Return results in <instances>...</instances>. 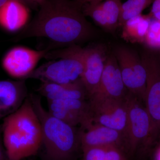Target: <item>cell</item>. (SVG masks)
<instances>
[{
  "mask_svg": "<svg viewBox=\"0 0 160 160\" xmlns=\"http://www.w3.org/2000/svg\"><path fill=\"white\" fill-rule=\"evenodd\" d=\"M153 0H127L122 3L119 27L129 20L142 14L143 10L152 4Z\"/></svg>",
  "mask_w": 160,
  "mask_h": 160,
  "instance_id": "obj_19",
  "label": "cell"
},
{
  "mask_svg": "<svg viewBox=\"0 0 160 160\" xmlns=\"http://www.w3.org/2000/svg\"><path fill=\"white\" fill-rule=\"evenodd\" d=\"M2 138L8 160H22L37 153L42 146V129L29 96L4 119Z\"/></svg>",
  "mask_w": 160,
  "mask_h": 160,
  "instance_id": "obj_2",
  "label": "cell"
},
{
  "mask_svg": "<svg viewBox=\"0 0 160 160\" xmlns=\"http://www.w3.org/2000/svg\"><path fill=\"white\" fill-rule=\"evenodd\" d=\"M150 14L155 19L160 22V0H153Z\"/></svg>",
  "mask_w": 160,
  "mask_h": 160,
  "instance_id": "obj_23",
  "label": "cell"
},
{
  "mask_svg": "<svg viewBox=\"0 0 160 160\" xmlns=\"http://www.w3.org/2000/svg\"><path fill=\"white\" fill-rule=\"evenodd\" d=\"M38 89L40 94L47 101L76 99H86L88 98L87 91L81 79L69 84H58L42 82Z\"/></svg>",
  "mask_w": 160,
  "mask_h": 160,
  "instance_id": "obj_16",
  "label": "cell"
},
{
  "mask_svg": "<svg viewBox=\"0 0 160 160\" xmlns=\"http://www.w3.org/2000/svg\"><path fill=\"white\" fill-rule=\"evenodd\" d=\"M48 111L72 126L85 128L92 123L89 100L66 99L48 101Z\"/></svg>",
  "mask_w": 160,
  "mask_h": 160,
  "instance_id": "obj_10",
  "label": "cell"
},
{
  "mask_svg": "<svg viewBox=\"0 0 160 160\" xmlns=\"http://www.w3.org/2000/svg\"><path fill=\"white\" fill-rule=\"evenodd\" d=\"M109 25V32H114L118 27L122 3L121 0H105L101 2Z\"/></svg>",
  "mask_w": 160,
  "mask_h": 160,
  "instance_id": "obj_20",
  "label": "cell"
},
{
  "mask_svg": "<svg viewBox=\"0 0 160 160\" xmlns=\"http://www.w3.org/2000/svg\"><path fill=\"white\" fill-rule=\"evenodd\" d=\"M82 10L85 16L89 17L98 26L109 32V25L101 2L85 3L82 5Z\"/></svg>",
  "mask_w": 160,
  "mask_h": 160,
  "instance_id": "obj_21",
  "label": "cell"
},
{
  "mask_svg": "<svg viewBox=\"0 0 160 160\" xmlns=\"http://www.w3.org/2000/svg\"><path fill=\"white\" fill-rule=\"evenodd\" d=\"M45 58L56 59L35 69L26 78L42 82L69 84L80 79L84 70L82 48L73 45L66 49L48 52Z\"/></svg>",
  "mask_w": 160,
  "mask_h": 160,
  "instance_id": "obj_4",
  "label": "cell"
},
{
  "mask_svg": "<svg viewBox=\"0 0 160 160\" xmlns=\"http://www.w3.org/2000/svg\"><path fill=\"white\" fill-rule=\"evenodd\" d=\"M7 1V0H0V7H2Z\"/></svg>",
  "mask_w": 160,
  "mask_h": 160,
  "instance_id": "obj_29",
  "label": "cell"
},
{
  "mask_svg": "<svg viewBox=\"0 0 160 160\" xmlns=\"http://www.w3.org/2000/svg\"><path fill=\"white\" fill-rule=\"evenodd\" d=\"M140 100L129 92L126 97L128 110L126 145L131 152L135 151L140 144L153 136L151 118Z\"/></svg>",
  "mask_w": 160,
  "mask_h": 160,
  "instance_id": "obj_7",
  "label": "cell"
},
{
  "mask_svg": "<svg viewBox=\"0 0 160 160\" xmlns=\"http://www.w3.org/2000/svg\"><path fill=\"white\" fill-rule=\"evenodd\" d=\"M81 129L82 150L99 146H114L122 149L126 144V138L122 132L97 123L92 122Z\"/></svg>",
  "mask_w": 160,
  "mask_h": 160,
  "instance_id": "obj_13",
  "label": "cell"
},
{
  "mask_svg": "<svg viewBox=\"0 0 160 160\" xmlns=\"http://www.w3.org/2000/svg\"><path fill=\"white\" fill-rule=\"evenodd\" d=\"M155 160H160V146L157 150L155 156Z\"/></svg>",
  "mask_w": 160,
  "mask_h": 160,
  "instance_id": "obj_27",
  "label": "cell"
},
{
  "mask_svg": "<svg viewBox=\"0 0 160 160\" xmlns=\"http://www.w3.org/2000/svg\"><path fill=\"white\" fill-rule=\"evenodd\" d=\"M123 82L130 93L144 101L147 73L141 58L132 49L118 46L114 49Z\"/></svg>",
  "mask_w": 160,
  "mask_h": 160,
  "instance_id": "obj_6",
  "label": "cell"
},
{
  "mask_svg": "<svg viewBox=\"0 0 160 160\" xmlns=\"http://www.w3.org/2000/svg\"><path fill=\"white\" fill-rule=\"evenodd\" d=\"M79 4L82 5L85 3L92 2H102L105 0H74Z\"/></svg>",
  "mask_w": 160,
  "mask_h": 160,
  "instance_id": "obj_26",
  "label": "cell"
},
{
  "mask_svg": "<svg viewBox=\"0 0 160 160\" xmlns=\"http://www.w3.org/2000/svg\"><path fill=\"white\" fill-rule=\"evenodd\" d=\"M82 151L83 160H126L122 149L116 146L92 147Z\"/></svg>",
  "mask_w": 160,
  "mask_h": 160,
  "instance_id": "obj_18",
  "label": "cell"
},
{
  "mask_svg": "<svg viewBox=\"0 0 160 160\" xmlns=\"http://www.w3.org/2000/svg\"><path fill=\"white\" fill-rule=\"evenodd\" d=\"M42 129V143L49 160H69L81 147V129L55 117L43 107L41 98L29 96Z\"/></svg>",
  "mask_w": 160,
  "mask_h": 160,
  "instance_id": "obj_3",
  "label": "cell"
},
{
  "mask_svg": "<svg viewBox=\"0 0 160 160\" xmlns=\"http://www.w3.org/2000/svg\"><path fill=\"white\" fill-rule=\"evenodd\" d=\"M33 2L36 4L38 6H41L42 5L43 3L45 2L46 0H32Z\"/></svg>",
  "mask_w": 160,
  "mask_h": 160,
  "instance_id": "obj_28",
  "label": "cell"
},
{
  "mask_svg": "<svg viewBox=\"0 0 160 160\" xmlns=\"http://www.w3.org/2000/svg\"><path fill=\"white\" fill-rule=\"evenodd\" d=\"M128 92L123 82L114 54H108L98 87L94 94L89 98L98 97L124 99Z\"/></svg>",
  "mask_w": 160,
  "mask_h": 160,
  "instance_id": "obj_12",
  "label": "cell"
},
{
  "mask_svg": "<svg viewBox=\"0 0 160 160\" xmlns=\"http://www.w3.org/2000/svg\"><path fill=\"white\" fill-rule=\"evenodd\" d=\"M108 54L106 46L101 44L82 48L84 70L81 80L88 98L97 90Z\"/></svg>",
  "mask_w": 160,
  "mask_h": 160,
  "instance_id": "obj_11",
  "label": "cell"
},
{
  "mask_svg": "<svg viewBox=\"0 0 160 160\" xmlns=\"http://www.w3.org/2000/svg\"><path fill=\"white\" fill-rule=\"evenodd\" d=\"M88 100L92 122L119 131L124 135L126 140L128 110L126 98L116 99L92 97Z\"/></svg>",
  "mask_w": 160,
  "mask_h": 160,
  "instance_id": "obj_5",
  "label": "cell"
},
{
  "mask_svg": "<svg viewBox=\"0 0 160 160\" xmlns=\"http://www.w3.org/2000/svg\"><path fill=\"white\" fill-rule=\"evenodd\" d=\"M141 58L147 73L144 102L151 118L154 136L160 130V62L147 52Z\"/></svg>",
  "mask_w": 160,
  "mask_h": 160,
  "instance_id": "obj_8",
  "label": "cell"
},
{
  "mask_svg": "<svg viewBox=\"0 0 160 160\" xmlns=\"http://www.w3.org/2000/svg\"><path fill=\"white\" fill-rule=\"evenodd\" d=\"M17 1H19L25 4L27 7H30L31 8H36L38 5L33 2L32 0H17Z\"/></svg>",
  "mask_w": 160,
  "mask_h": 160,
  "instance_id": "obj_25",
  "label": "cell"
},
{
  "mask_svg": "<svg viewBox=\"0 0 160 160\" xmlns=\"http://www.w3.org/2000/svg\"><path fill=\"white\" fill-rule=\"evenodd\" d=\"M0 160H8L6 150L3 145L2 138L0 134Z\"/></svg>",
  "mask_w": 160,
  "mask_h": 160,
  "instance_id": "obj_24",
  "label": "cell"
},
{
  "mask_svg": "<svg viewBox=\"0 0 160 160\" xmlns=\"http://www.w3.org/2000/svg\"><path fill=\"white\" fill-rule=\"evenodd\" d=\"M50 49L35 50L16 46L7 52L2 60V66L11 77L19 80L26 78L35 69L41 59L45 58Z\"/></svg>",
  "mask_w": 160,
  "mask_h": 160,
  "instance_id": "obj_9",
  "label": "cell"
},
{
  "mask_svg": "<svg viewBox=\"0 0 160 160\" xmlns=\"http://www.w3.org/2000/svg\"><path fill=\"white\" fill-rule=\"evenodd\" d=\"M150 21L149 17L141 14L129 20L122 27V37L131 43L144 42Z\"/></svg>",
  "mask_w": 160,
  "mask_h": 160,
  "instance_id": "obj_17",
  "label": "cell"
},
{
  "mask_svg": "<svg viewBox=\"0 0 160 160\" xmlns=\"http://www.w3.org/2000/svg\"><path fill=\"white\" fill-rule=\"evenodd\" d=\"M28 96L25 80H0V120L17 111Z\"/></svg>",
  "mask_w": 160,
  "mask_h": 160,
  "instance_id": "obj_14",
  "label": "cell"
},
{
  "mask_svg": "<svg viewBox=\"0 0 160 160\" xmlns=\"http://www.w3.org/2000/svg\"></svg>",
  "mask_w": 160,
  "mask_h": 160,
  "instance_id": "obj_30",
  "label": "cell"
},
{
  "mask_svg": "<svg viewBox=\"0 0 160 160\" xmlns=\"http://www.w3.org/2000/svg\"><path fill=\"white\" fill-rule=\"evenodd\" d=\"M32 21L15 38L16 41L43 37L59 45H78L92 39L95 30L82 5L71 0H46Z\"/></svg>",
  "mask_w": 160,
  "mask_h": 160,
  "instance_id": "obj_1",
  "label": "cell"
},
{
  "mask_svg": "<svg viewBox=\"0 0 160 160\" xmlns=\"http://www.w3.org/2000/svg\"><path fill=\"white\" fill-rule=\"evenodd\" d=\"M28 7L17 0H7L0 7V26L14 32L26 26L29 18Z\"/></svg>",
  "mask_w": 160,
  "mask_h": 160,
  "instance_id": "obj_15",
  "label": "cell"
},
{
  "mask_svg": "<svg viewBox=\"0 0 160 160\" xmlns=\"http://www.w3.org/2000/svg\"><path fill=\"white\" fill-rule=\"evenodd\" d=\"M144 42L154 48L160 47V22L155 20L150 22Z\"/></svg>",
  "mask_w": 160,
  "mask_h": 160,
  "instance_id": "obj_22",
  "label": "cell"
}]
</instances>
